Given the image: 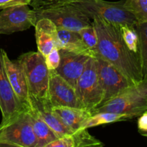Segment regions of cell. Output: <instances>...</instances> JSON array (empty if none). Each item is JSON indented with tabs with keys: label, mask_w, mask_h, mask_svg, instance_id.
<instances>
[{
	"label": "cell",
	"mask_w": 147,
	"mask_h": 147,
	"mask_svg": "<svg viewBox=\"0 0 147 147\" xmlns=\"http://www.w3.org/2000/svg\"><path fill=\"white\" fill-rule=\"evenodd\" d=\"M98 35L97 57L109 62L123 73L132 83L143 79L140 55L131 51L123 41L120 26L100 18L93 20Z\"/></svg>",
	"instance_id": "1"
},
{
	"label": "cell",
	"mask_w": 147,
	"mask_h": 147,
	"mask_svg": "<svg viewBox=\"0 0 147 147\" xmlns=\"http://www.w3.org/2000/svg\"><path fill=\"white\" fill-rule=\"evenodd\" d=\"M147 111V76L125 88L117 96L96 109L93 114L100 112L124 113L131 119L139 117Z\"/></svg>",
	"instance_id": "2"
},
{
	"label": "cell",
	"mask_w": 147,
	"mask_h": 147,
	"mask_svg": "<svg viewBox=\"0 0 147 147\" xmlns=\"http://www.w3.org/2000/svg\"><path fill=\"white\" fill-rule=\"evenodd\" d=\"M17 60L22 66L30 97L40 102L49 100L50 70L44 56L38 51L28 52L22 54Z\"/></svg>",
	"instance_id": "3"
},
{
	"label": "cell",
	"mask_w": 147,
	"mask_h": 147,
	"mask_svg": "<svg viewBox=\"0 0 147 147\" xmlns=\"http://www.w3.org/2000/svg\"><path fill=\"white\" fill-rule=\"evenodd\" d=\"M124 1L125 0L116 2L103 0H78L70 4L92 20L100 18L115 25L127 24L135 27L138 24L137 20L125 7Z\"/></svg>",
	"instance_id": "4"
},
{
	"label": "cell",
	"mask_w": 147,
	"mask_h": 147,
	"mask_svg": "<svg viewBox=\"0 0 147 147\" xmlns=\"http://www.w3.org/2000/svg\"><path fill=\"white\" fill-rule=\"evenodd\" d=\"M37 141L27 108L0 123V146L36 147Z\"/></svg>",
	"instance_id": "5"
},
{
	"label": "cell",
	"mask_w": 147,
	"mask_h": 147,
	"mask_svg": "<svg viewBox=\"0 0 147 147\" xmlns=\"http://www.w3.org/2000/svg\"><path fill=\"white\" fill-rule=\"evenodd\" d=\"M77 97L83 109L93 112L101 104L103 93L98 80L96 60L90 57L76 86Z\"/></svg>",
	"instance_id": "6"
},
{
	"label": "cell",
	"mask_w": 147,
	"mask_h": 147,
	"mask_svg": "<svg viewBox=\"0 0 147 147\" xmlns=\"http://www.w3.org/2000/svg\"><path fill=\"white\" fill-rule=\"evenodd\" d=\"M37 19L47 18L57 27L79 32L92 24L90 19L72 4H65L45 9L36 11Z\"/></svg>",
	"instance_id": "7"
},
{
	"label": "cell",
	"mask_w": 147,
	"mask_h": 147,
	"mask_svg": "<svg viewBox=\"0 0 147 147\" xmlns=\"http://www.w3.org/2000/svg\"><path fill=\"white\" fill-rule=\"evenodd\" d=\"M37 21L34 9L29 4L13 6L0 11V34H10L34 27Z\"/></svg>",
	"instance_id": "8"
},
{
	"label": "cell",
	"mask_w": 147,
	"mask_h": 147,
	"mask_svg": "<svg viewBox=\"0 0 147 147\" xmlns=\"http://www.w3.org/2000/svg\"><path fill=\"white\" fill-rule=\"evenodd\" d=\"M96 60L99 83L103 93L102 106L133 83L109 62L100 58Z\"/></svg>",
	"instance_id": "9"
},
{
	"label": "cell",
	"mask_w": 147,
	"mask_h": 147,
	"mask_svg": "<svg viewBox=\"0 0 147 147\" xmlns=\"http://www.w3.org/2000/svg\"><path fill=\"white\" fill-rule=\"evenodd\" d=\"M48 95L52 107L67 106L83 109L78 99L76 88L55 70H50Z\"/></svg>",
	"instance_id": "10"
},
{
	"label": "cell",
	"mask_w": 147,
	"mask_h": 147,
	"mask_svg": "<svg viewBox=\"0 0 147 147\" xmlns=\"http://www.w3.org/2000/svg\"><path fill=\"white\" fill-rule=\"evenodd\" d=\"M4 50L0 48V111L2 120L5 122L13 116L26 109L14 93L9 80L4 64Z\"/></svg>",
	"instance_id": "11"
},
{
	"label": "cell",
	"mask_w": 147,
	"mask_h": 147,
	"mask_svg": "<svg viewBox=\"0 0 147 147\" xmlns=\"http://www.w3.org/2000/svg\"><path fill=\"white\" fill-rule=\"evenodd\" d=\"M59 53L60 64L55 71L76 88L78 79L83 73L86 62L90 57L76 54L64 49H60Z\"/></svg>",
	"instance_id": "12"
},
{
	"label": "cell",
	"mask_w": 147,
	"mask_h": 147,
	"mask_svg": "<svg viewBox=\"0 0 147 147\" xmlns=\"http://www.w3.org/2000/svg\"><path fill=\"white\" fill-rule=\"evenodd\" d=\"M3 55L10 84L19 100L26 107L30 98V93L22 66L18 60H11L4 50Z\"/></svg>",
	"instance_id": "13"
},
{
	"label": "cell",
	"mask_w": 147,
	"mask_h": 147,
	"mask_svg": "<svg viewBox=\"0 0 147 147\" xmlns=\"http://www.w3.org/2000/svg\"><path fill=\"white\" fill-rule=\"evenodd\" d=\"M34 27L38 52L45 57L53 49L59 50L57 27L53 21L47 18L39 19Z\"/></svg>",
	"instance_id": "14"
},
{
	"label": "cell",
	"mask_w": 147,
	"mask_h": 147,
	"mask_svg": "<svg viewBox=\"0 0 147 147\" xmlns=\"http://www.w3.org/2000/svg\"><path fill=\"white\" fill-rule=\"evenodd\" d=\"M52 111L73 132L84 129V123L93 116L91 112L85 109L67 106L53 107Z\"/></svg>",
	"instance_id": "15"
},
{
	"label": "cell",
	"mask_w": 147,
	"mask_h": 147,
	"mask_svg": "<svg viewBox=\"0 0 147 147\" xmlns=\"http://www.w3.org/2000/svg\"><path fill=\"white\" fill-rule=\"evenodd\" d=\"M26 108L30 114L32 126L37 141L36 147H46L47 144L57 139L54 131L42 119L34 106L31 103L28 102Z\"/></svg>",
	"instance_id": "16"
},
{
	"label": "cell",
	"mask_w": 147,
	"mask_h": 147,
	"mask_svg": "<svg viewBox=\"0 0 147 147\" xmlns=\"http://www.w3.org/2000/svg\"><path fill=\"white\" fill-rule=\"evenodd\" d=\"M59 50L64 49L67 51L94 57L92 52L85 45L78 32L71 31L57 27Z\"/></svg>",
	"instance_id": "17"
},
{
	"label": "cell",
	"mask_w": 147,
	"mask_h": 147,
	"mask_svg": "<svg viewBox=\"0 0 147 147\" xmlns=\"http://www.w3.org/2000/svg\"><path fill=\"white\" fill-rule=\"evenodd\" d=\"M130 116L124 113H112V112H100L96 113L90 116L87 121L84 123L83 128L88 129V128L95 127V126H100L107 123H115L118 121H123L129 120Z\"/></svg>",
	"instance_id": "18"
},
{
	"label": "cell",
	"mask_w": 147,
	"mask_h": 147,
	"mask_svg": "<svg viewBox=\"0 0 147 147\" xmlns=\"http://www.w3.org/2000/svg\"><path fill=\"white\" fill-rule=\"evenodd\" d=\"M139 35V55L143 76H147V21L138 23L135 26Z\"/></svg>",
	"instance_id": "19"
},
{
	"label": "cell",
	"mask_w": 147,
	"mask_h": 147,
	"mask_svg": "<svg viewBox=\"0 0 147 147\" xmlns=\"http://www.w3.org/2000/svg\"><path fill=\"white\" fill-rule=\"evenodd\" d=\"M121 32L123 41L131 51L139 54V35L135 27L131 25L120 26Z\"/></svg>",
	"instance_id": "20"
},
{
	"label": "cell",
	"mask_w": 147,
	"mask_h": 147,
	"mask_svg": "<svg viewBox=\"0 0 147 147\" xmlns=\"http://www.w3.org/2000/svg\"><path fill=\"white\" fill-rule=\"evenodd\" d=\"M124 6L136 17L138 23L147 21V0H125Z\"/></svg>",
	"instance_id": "21"
},
{
	"label": "cell",
	"mask_w": 147,
	"mask_h": 147,
	"mask_svg": "<svg viewBox=\"0 0 147 147\" xmlns=\"http://www.w3.org/2000/svg\"><path fill=\"white\" fill-rule=\"evenodd\" d=\"M78 32L83 41L84 42L85 45L92 52L94 58H96L97 57V47L98 40L96 30L93 23L91 25L81 29Z\"/></svg>",
	"instance_id": "22"
},
{
	"label": "cell",
	"mask_w": 147,
	"mask_h": 147,
	"mask_svg": "<svg viewBox=\"0 0 147 147\" xmlns=\"http://www.w3.org/2000/svg\"><path fill=\"white\" fill-rule=\"evenodd\" d=\"M78 0H31L30 5L35 11L69 4Z\"/></svg>",
	"instance_id": "23"
},
{
	"label": "cell",
	"mask_w": 147,
	"mask_h": 147,
	"mask_svg": "<svg viewBox=\"0 0 147 147\" xmlns=\"http://www.w3.org/2000/svg\"><path fill=\"white\" fill-rule=\"evenodd\" d=\"M45 60L49 70H56L59 66L60 61V55L58 49H53L45 57Z\"/></svg>",
	"instance_id": "24"
},
{
	"label": "cell",
	"mask_w": 147,
	"mask_h": 147,
	"mask_svg": "<svg viewBox=\"0 0 147 147\" xmlns=\"http://www.w3.org/2000/svg\"><path fill=\"white\" fill-rule=\"evenodd\" d=\"M46 147H75L73 134L57 138L47 144Z\"/></svg>",
	"instance_id": "25"
},
{
	"label": "cell",
	"mask_w": 147,
	"mask_h": 147,
	"mask_svg": "<svg viewBox=\"0 0 147 147\" xmlns=\"http://www.w3.org/2000/svg\"><path fill=\"white\" fill-rule=\"evenodd\" d=\"M30 1L31 0H0V9L21 4L30 5Z\"/></svg>",
	"instance_id": "26"
},
{
	"label": "cell",
	"mask_w": 147,
	"mask_h": 147,
	"mask_svg": "<svg viewBox=\"0 0 147 147\" xmlns=\"http://www.w3.org/2000/svg\"><path fill=\"white\" fill-rule=\"evenodd\" d=\"M138 129L139 133L147 131V111L144 112L138 119Z\"/></svg>",
	"instance_id": "27"
},
{
	"label": "cell",
	"mask_w": 147,
	"mask_h": 147,
	"mask_svg": "<svg viewBox=\"0 0 147 147\" xmlns=\"http://www.w3.org/2000/svg\"><path fill=\"white\" fill-rule=\"evenodd\" d=\"M140 134L142 135V136H146V137H147V131H146V132H143V133H141Z\"/></svg>",
	"instance_id": "28"
}]
</instances>
